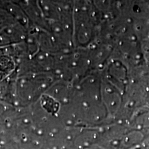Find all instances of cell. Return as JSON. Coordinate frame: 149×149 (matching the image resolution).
Here are the masks:
<instances>
[{
	"mask_svg": "<svg viewBox=\"0 0 149 149\" xmlns=\"http://www.w3.org/2000/svg\"><path fill=\"white\" fill-rule=\"evenodd\" d=\"M144 149H149V144L147 145H144Z\"/></svg>",
	"mask_w": 149,
	"mask_h": 149,
	"instance_id": "obj_1",
	"label": "cell"
}]
</instances>
